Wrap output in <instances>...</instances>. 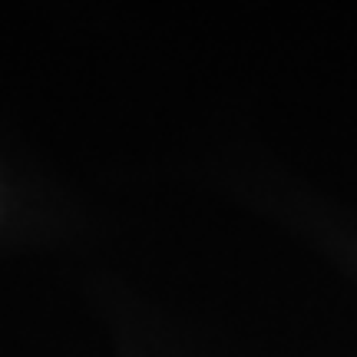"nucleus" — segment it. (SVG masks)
I'll return each instance as SVG.
<instances>
[]
</instances>
